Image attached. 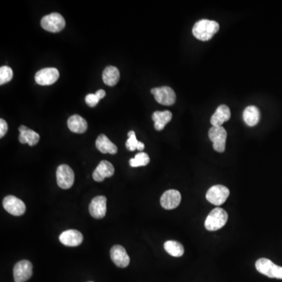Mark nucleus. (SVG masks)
I'll use <instances>...</instances> for the list:
<instances>
[{
  "mask_svg": "<svg viewBox=\"0 0 282 282\" xmlns=\"http://www.w3.org/2000/svg\"><path fill=\"white\" fill-rule=\"evenodd\" d=\"M219 29H220V25L218 22L203 19L195 23L192 29V33L194 36L198 40L208 41L218 33Z\"/></svg>",
  "mask_w": 282,
  "mask_h": 282,
  "instance_id": "1",
  "label": "nucleus"
},
{
  "mask_svg": "<svg viewBox=\"0 0 282 282\" xmlns=\"http://www.w3.org/2000/svg\"><path fill=\"white\" fill-rule=\"evenodd\" d=\"M228 220V214L224 209L216 208L211 211L205 221V227L209 231L220 230L225 226Z\"/></svg>",
  "mask_w": 282,
  "mask_h": 282,
  "instance_id": "2",
  "label": "nucleus"
},
{
  "mask_svg": "<svg viewBox=\"0 0 282 282\" xmlns=\"http://www.w3.org/2000/svg\"><path fill=\"white\" fill-rule=\"evenodd\" d=\"M256 270L270 278L282 279V267L277 266L270 259L261 258L255 262Z\"/></svg>",
  "mask_w": 282,
  "mask_h": 282,
  "instance_id": "3",
  "label": "nucleus"
},
{
  "mask_svg": "<svg viewBox=\"0 0 282 282\" xmlns=\"http://www.w3.org/2000/svg\"><path fill=\"white\" fill-rule=\"evenodd\" d=\"M65 20L62 15L57 13H53L44 16L41 20V26L43 29L50 33H59L65 29Z\"/></svg>",
  "mask_w": 282,
  "mask_h": 282,
  "instance_id": "4",
  "label": "nucleus"
},
{
  "mask_svg": "<svg viewBox=\"0 0 282 282\" xmlns=\"http://www.w3.org/2000/svg\"><path fill=\"white\" fill-rule=\"evenodd\" d=\"M209 137L213 142V149L216 152H225L227 132L223 126H212L209 131Z\"/></svg>",
  "mask_w": 282,
  "mask_h": 282,
  "instance_id": "5",
  "label": "nucleus"
},
{
  "mask_svg": "<svg viewBox=\"0 0 282 282\" xmlns=\"http://www.w3.org/2000/svg\"><path fill=\"white\" fill-rule=\"evenodd\" d=\"M230 195V191L225 186L214 185L208 190L206 199L211 204L219 206L227 201Z\"/></svg>",
  "mask_w": 282,
  "mask_h": 282,
  "instance_id": "6",
  "label": "nucleus"
},
{
  "mask_svg": "<svg viewBox=\"0 0 282 282\" xmlns=\"http://www.w3.org/2000/svg\"><path fill=\"white\" fill-rule=\"evenodd\" d=\"M152 93L155 96V99L159 104L163 105L171 106L175 104L177 95L172 88L169 86L153 88Z\"/></svg>",
  "mask_w": 282,
  "mask_h": 282,
  "instance_id": "7",
  "label": "nucleus"
},
{
  "mask_svg": "<svg viewBox=\"0 0 282 282\" xmlns=\"http://www.w3.org/2000/svg\"><path fill=\"white\" fill-rule=\"evenodd\" d=\"M75 181L73 170L67 165H61L57 170V182L62 189L72 188Z\"/></svg>",
  "mask_w": 282,
  "mask_h": 282,
  "instance_id": "8",
  "label": "nucleus"
},
{
  "mask_svg": "<svg viewBox=\"0 0 282 282\" xmlns=\"http://www.w3.org/2000/svg\"><path fill=\"white\" fill-rule=\"evenodd\" d=\"M60 73L55 68H47L40 70L36 73L35 79L38 84L41 86H50L59 79Z\"/></svg>",
  "mask_w": 282,
  "mask_h": 282,
  "instance_id": "9",
  "label": "nucleus"
},
{
  "mask_svg": "<svg viewBox=\"0 0 282 282\" xmlns=\"http://www.w3.org/2000/svg\"><path fill=\"white\" fill-rule=\"evenodd\" d=\"M4 208L10 214L15 216H22L25 213L26 206L24 202L13 195L6 197L3 202Z\"/></svg>",
  "mask_w": 282,
  "mask_h": 282,
  "instance_id": "10",
  "label": "nucleus"
},
{
  "mask_svg": "<svg viewBox=\"0 0 282 282\" xmlns=\"http://www.w3.org/2000/svg\"><path fill=\"white\" fill-rule=\"evenodd\" d=\"M33 275V264L28 260L19 261L14 268L15 282H25Z\"/></svg>",
  "mask_w": 282,
  "mask_h": 282,
  "instance_id": "11",
  "label": "nucleus"
},
{
  "mask_svg": "<svg viewBox=\"0 0 282 282\" xmlns=\"http://www.w3.org/2000/svg\"><path fill=\"white\" fill-rule=\"evenodd\" d=\"M89 213L95 219L104 218L107 212V198L104 196L95 197L89 207Z\"/></svg>",
  "mask_w": 282,
  "mask_h": 282,
  "instance_id": "12",
  "label": "nucleus"
},
{
  "mask_svg": "<svg viewBox=\"0 0 282 282\" xmlns=\"http://www.w3.org/2000/svg\"><path fill=\"white\" fill-rule=\"evenodd\" d=\"M181 195L176 190H169L164 192L160 199V203L165 209L171 210L178 207L181 204Z\"/></svg>",
  "mask_w": 282,
  "mask_h": 282,
  "instance_id": "13",
  "label": "nucleus"
},
{
  "mask_svg": "<svg viewBox=\"0 0 282 282\" xmlns=\"http://www.w3.org/2000/svg\"><path fill=\"white\" fill-rule=\"evenodd\" d=\"M111 258L114 264L118 267L125 268L129 266L130 259L126 251L121 245H114L111 249Z\"/></svg>",
  "mask_w": 282,
  "mask_h": 282,
  "instance_id": "14",
  "label": "nucleus"
},
{
  "mask_svg": "<svg viewBox=\"0 0 282 282\" xmlns=\"http://www.w3.org/2000/svg\"><path fill=\"white\" fill-rule=\"evenodd\" d=\"M59 240L63 245H66V246H79L83 241V236L79 230H68L61 233Z\"/></svg>",
  "mask_w": 282,
  "mask_h": 282,
  "instance_id": "15",
  "label": "nucleus"
},
{
  "mask_svg": "<svg viewBox=\"0 0 282 282\" xmlns=\"http://www.w3.org/2000/svg\"><path fill=\"white\" fill-rule=\"evenodd\" d=\"M114 174V168L113 165L109 162L103 160L93 172V178L97 182H102L107 177H112Z\"/></svg>",
  "mask_w": 282,
  "mask_h": 282,
  "instance_id": "16",
  "label": "nucleus"
},
{
  "mask_svg": "<svg viewBox=\"0 0 282 282\" xmlns=\"http://www.w3.org/2000/svg\"><path fill=\"white\" fill-rule=\"evenodd\" d=\"M230 118V110L228 106L222 104L216 108L214 114L211 117V125L213 126H222L224 122Z\"/></svg>",
  "mask_w": 282,
  "mask_h": 282,
  "instance_id": "17",
  "label": "nucleus"
},
{
  "mask_svg": "<svg viewBox=\"0 0 282 282\" xmlns=\"http://www.w3.org/2000/svg\"><path fill=\"white\" fill-rule=\"evenodd\" d=\"M20 131V136H19V141L22 144H28L29 146H34L37 145L40 141V136L39 133L32 130L25 125H21L19 127Z\"/></svg>",
  "mask_w": 282,
  "mask_h": 282,
  "instance_id": "18",
  "label": "nucleus"
},
{
  "mask_svg": "<svg viewBox=\"0 0 282 282\" xmlns=\"http://www.w3.org/2000/svg\"><path fill=\"white\" fill-rule=\"evenodd\" d=\"M68 126L70 130L75 133H83L87 130V121L79 114L70 117L68 120Z\"/></svg>",
  "mask_w": 282,
  "mask_h": 282,
  "instance_id": "19",
  "label": "nucleus"
},
{
  "mask_svg": "<svg viewBox=\"0 0 282 282\" xmlns=\"http://www.w3.org/2000/svg\"><path fill=\"white\" fill-rule=\"evenodd\" d=\"M96 147L103 154L114 155L118 152L116 145H114L104 134H101L97 137L96 140Z\"/></svg>",
  "mask_w": 282,
  "mask_h": 282,
  "instance_id": "20",
  "label": "nucleus"
},
{
  "mask_svg": "<svg viewBox=\"0 0 282 282\" xmlns=\"http://www.w3.org/2000/svg\"><path fill=\"white\" fill-rule=\"evenodd\" d=\"M173 114L170 111H156L152 114V119L155 122L156 130L161 131L171 121Z\"/></svg>",
  "mask_w": 282,
  "mask_h": 282,
  "instance_id": "21",
  "label": "nucleus"
},
{
  "mask_svg": "<svg viewBox=\"0 0 282 282\" xmlns=\"http://www.w3.org/2000/svg\"><path fill=\"white\" fill-rule=\"evenodd\" d=\"M243 119L248 126H255L260 119V111L255 106H248L243 112Z\"/></svg>",
  "mask_w": 282,
  "mask_h": 282,
  "instance_id": "22",
  "label": "nucleus"
},
{
  "mask_svg": "<svg viewBox=\"0 0 282 282\" xmlns=\"http://www.w3.org/2000/svg\"><path fill=\"white\" fill-rule=\"evenodd\" d=\"M102 78H103L104 83L107 86H115L119 81V71L116 67L107 66L103 72Z\"/></svg>",
  "mask_w": 282,
  "mask_h": 282,
  "instance_id": "23",
  "label": "nucleus"
},
{
  "mask_svg": "<svg viewBox=\"0 0 282 282\" xmlns=\"http://www.w3.org/2000/svg\"><path fill=\"white\" fill-rule=\"evenodd\" d=\"M164 248L166 252L174 257H181L184 253V246L177 241H166L164 244Z\"/></svg>",
  "mask_w": 282,
  "mask_h": 282,
  "instance_id": "24",
  "label": "nucleus"
},
{
  "mask_svg": "<svg viewBox=\"0 0 282 282\" xmlns=\"http://www.w3.org/2000/svg\"><path fill=\"white\" fill-rule=\"evenodd\" d=\"M150 163V158L148 154L145 152H140L136 155L133 159L129 160V165L131 167H139V166H145Z\"/></svg>",
  "mask_w": 282,
  "mask_h": 282,
  "instance_id": "25",
  "label": "nucleus"
},
{
  "mask_svg": "<svg viewBox=\"0 0 282 282\" xmlns=\"http://www.w3.org/2000/svg\"><path fill=\"white\" fill-rule=\"evenodd\" d=\"M106 93L104 89H99L96 93H90L86 97V102L88 106L93 107L97 106L99 101L105 97Z\"/></svg>",
  "mask_w": 282,
  "mask_h": 282,
  "instance_id": "26",
  "label": "nucleus"
},
{
  "mask_svg": "<svg viewBox=\"0 0 282 282\" xmlns=\"http://www.w3.org/2000/svg\"><path fill=\"white\" fill-rule=\"evenodd\" d=\"M13 78V70L8 66L0 68V85H4L11 81Z\"/></svg>",
  "mask_w": 282,
  "mask_h": 282,
  "instance_id": "27",
  "label": "nucleus"
},
{
  "mask_svg": "<svg viewBox=\"0 0 282 282\" xmlns=\"http://www.w3.org/2000/svg\"><path fill=\"white\" fill-rule=\"evenodd\" d=\"M128 137H129V139L126 141L125 146H126L128 150L130 151V152H133V151L137 149L139 141L136 139V133H135L134 131H130V132H128Z\"/></svg>",
  "mask_w": 282,
  "mask_h": 282,
  "instance_id": "28",
  "label": "nucleus"
},
{
  "mask_svg": "<svg viewBox=\"0 0 282 282\" xmlns=\"http://www.w3.org/2000/svg\"><path fill=\"white\" fill-rule=\"evenodd\" d=\"M8 131V125L5 120L0 119V137L3 138L5 136Z\"/></svg>",
  "mask_w": 282,
  "mask_h": 282,
  "instance_id": "29",
  "label": "nucleus"
},
{
  "mask_svg": "<svg viewBox=\"0 0 282 282\" xmlns=\"http://www.w3.org/2000/svg\"><path fill=\"white\" fill-rule=\"evenodd\" d=\"M144 149H145V144L142 143V142H140V141H139V145H138L137 146V150L142 152V151H143Z\"/></svg>",
  "mask_w": 282,
  "mask_h": 282,
  "instance_id": "30",
  "label": "nucleus"
},
{
  "mask_svg": "<svg viewBox=\"0 0 282 282\" xmlns=\"http://www.w3.org/2000/svg\"><path fill=\"white\" fill-rule=\"evenodd\" d=\"M89 282H93V281H89Z\"/></svg>",
  "mask_w": 282,
  "mask_h": 282,
  "instance_id": "31",
  "label": "nucleus"
}]
</instances>
